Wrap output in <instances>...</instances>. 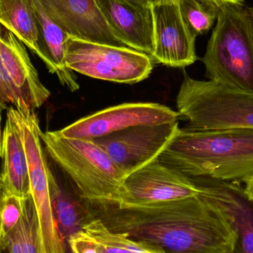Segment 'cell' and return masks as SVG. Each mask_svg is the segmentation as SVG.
Segmentation results:
<instances>
[{"mask_svg":"<svg viewBox=\"0 0 253 253\" xmlns=\"http://www.w3.org/2000/svg\"><path fill=\"white\" fill-rule=\"evenodd\" d=\"M178 129L177 121L131 126L93 141L108 153L126 178L158 160Z\"/></svg>","mask_w":253,"mask_h":253,"instance_id":"obj_9","label":"cell"},{"mask_svg":"<svg viewBox=\"0 0 253 253\" xmlns=\"http://www.w3.org/2000/svg\"><path fill=\"white\" fill-rule=\"evenodd\" d=\"M1 248L9 253H44L40 221L32 195L24 198L22 216L1 239Z\"/></svg>","mask_w":253,"mask_h":253,"instance_id":"obj_20","label":"cell"},{"mask_svg":"<svg viewBox=\"0 0 253 253\" xmlns=\"http://www.w3.org/2000/svg\"><path fill=\"white\" fill-rule=\"evenodd\" d=\"M47 156L90 203L118 204L125 176L93 140L65 138L57 131L42 132Z\"/></svg>","mask_w":253,"mask_h":253,"instance_id":"obj_4","label":"cell"},{"mask_svg":"<svg viewBox=\"0 0 253 253\" xmlns=\"http://www.w3.org/2000/svg\"><path fill=\"white\" fill-rule=\"evenodd\" d=\"M112 231L165 253H235L236 234L225 217L199 196L139 207L90 203Z\"/></svg>","mask_w":253,"mask_h":253,"instance_id":"obj_1","label":"cell"},{"mask_svg":"<svg viewBox=\"0 0 253 253\" xmlns=\"http://www.w3.org/2000/svg\"><path fill=\"white\" fill-rule=\"evenodd\" d=\"M157 2H169V1H178L179 0H156Z\"/></svg>","mask_w":253,"mask_h":253,"instance_id":"obj_28","label":"cell"},{"mask_svg":"<svg viewBox=\"0 0 253 253\" xmlns=\"http://www.w3.org/2000/svg\"><path fill=\"white\" fill-rule=\"evenodd\" d=\"M68 243L73 253H165L112 231L96 218L71 236Z\"/></svg>","mask_w":253,"mask_h":253,"instance_id":"obj_17","label":"cell"},{"mask_svg":"<svg viewBox=\"0 0 253 253\" xmlns=\"http://www.w3.org/2000/svg\"><path fill=\"white\" fill-rule=\"evenodd\" d=\"M0 24L41 59L40 32L34 0H0Z\"/></svg>","mask_w":253,"mask_h":253,"instance_id":"obj_19","label":"cell"},{"mask_svg":"<svg viewBox=\"0 0 253 253\" xmlns=\"http://www.w3.org/2000/svg\"><path fill=\"white\" fill-rule=\"evenodd\" d=\"M201 60L209 80L253 93V7L228 3L218 9Z\"/></svg>","mask_w":253,"mask_h":253,"instance_id":"obj_3","label":"cell"},{"mask_svg":"<svg viewBox=\"0 0 253 253\" xmlns=\"http://www.w3.org/2000/svg\"><path fill=\"white\" fill-rule=\"evenodd\" d=\"M6 195H7V193H6L4 184H3L2 178H1V175H0V253L2 251V248H1V212Z\"/></svg>","mask_w":253,"mask_h":253,"instance_id":"obj_24","label":"cell"},{"mask_svg":"<svg viewBox=\"0 0 253 253\" xmlns=\"http://www.w3.org/2000/svg\"><path fill=\"white\" fill-rule=\"evenodd\" d=\"M1 111H0V157H1Z\"/></svg>","mask_w":253,"mask_h":253,"instance_id":"obj_27","label":"cell"},{"mask_svg":"<svg viewBox=\"0 0 253 253\" xmlns=\"http://www.w3.org/2000/svg\"><path fill=\"white\" fill-rule=\"evenodd\" d=\"M199 196L225 217L236 234L235 253H253V200L239 183L211 177L191 178Z\"/></svg>","mask_w":253,"mask_h":253,"instance_id":"obj_13","label":"cell"},{"mask_svg":"<svg viewBox=\"0 0 253 253\" xmlns=\"http://www.w3.org/2000/svg\"><path fill=\"white\" fill-rule=\"evenodd\" d=\"M205 4H209V5L214 6L219 9L221 6L228 3H235V4H243L244 0H199Z\"/></svg>","mask_w":253,"mask_h":253,"instance_id":"obj_23","label":"cell"},{"mask_svg":"<svg viewBox=\"0 0 253 253\" xmlns=\"http://www.w3.org/2000/svg\"><path fill=\"white\" fill-rule=\"evenodd\" d=\"M125 1L141 8H150L152 4L157 2L156 0H125Z\"/></svg>","mask_w":253,"mask_h":253,"instance_id":"obj_25","label":"cell"},{"mask_svg":"<svg viewBox=\"0 0 253 253\" xmlns=\"http://www.w3.org/2000/svg\"><path fill=\"white\" fill-rule=\"evenodd\" d=\"M245 184V192H246L247 194H248V197L253 200V176L250 178L249 179L247 180Z\"/></svg>","mask_w":253,"mask_h":253,"instance_id":"obj_26","label":"cell"},{"mask_svg":"<svg viewBox=\"0 0 253 253\" xmlns=\"http://www.w3.org/2000/svg\"><path fill=\"white\" fill-rule=\"evenodd\" d=\"M104 17L126 47L151 56L154 49L151 7L141 8L125 0H96Z\"/></svg>","mask_w":253,"mask_h":253,"instance_id":"obj_16","label":"cell"},{"mask_svg":"<svg viewBox=\"0 0 253 253\" xmlns=\"http://www.w3.org/2000/svg\"><path fill=\"white\" fill-rule=\"evenodd\" d=\"M50 96L22 42L0 24V111H35Z\"/></svg>","mask_w":253,"mask_h":253,"instance_id":"obj_8","label":"cell"},{"mask_svg":"<svg viewBox=\"0 0 253 253\" xmlns=\"http://www.w3.org/2000/svg\"><path fill=\"white\" fill-rule=\"evenodd\" d=\"M37 1L48 17L70 37L90 42L126 47L108 25L96 0Z\"/></svg>","mask_w":253,"mask_h":253,"instance_id":"obj_14","label":"cell"},{"mask_svg":"<svg viewBox=\"0 0 253 253\" xmlns=\"http://www.w3.org/2000/svg\"><path fill=\"white\" fill-rule=\"evenodd\" d=\"M7 117L16 126L25 146L31 195L38 214L44 253H65V242L58 232L52 212L47 160L37 114L35 111L23 112L10 108L7 110Z\"/></svg>","mask_w":253,"mask_h":253,"instance_id":"obj_7","label":"cell"},{"mask_svg":"<svg viewBox=\"0 0 253 253\" xmlns=\"http://www.w3.org/2000/svg\"><path fill=\"white\" fill-rule=\"evenodd\" d=\"M1 171L7 194L25 198L31 194L28 159L22 137L10 119L1 135Z\"/></svg>","mask_w":253,"mask_h":253,"instance_id":"obj_18","label":"cell"},{"mask_svg":"<svg viewBox=\"0 0 253 253\" xmlns=\"http://www.w3.org/2000/svg\"><path fill=\"white\" fill-rule=\"evenodd\" d=\"M178 119L194 129H253V93L184 74L176 99Z\"/></svg>","mask_w":253,"mask_h":253,"instance_id":"obj_5","label":"cell"},{"mask_svg":"<svg viewBox=\"0 0 253 253\" xmlns=\"http://www.w3.org/2000/svg\"><path fill=\"white\" fill-rule=\"evenodd\" d=\"M199 193L191 178L156 160L124 178L116 205L147 206L194 197Z\"/></svg>","mask_w":253,"mask_h":253,"instance_id":"obj_10","label":"cell"},{"mask_svg":"<svg viewBox=\"0 0 253 253\" xmlns=\"http://www.w3.org/2000/svg\"><path fill=\"white\" fill-rule=\"evenodd\" d=\"M177 111L159 103L133 102L110 107L57 130L65 138L93 140L131 126L172 123Z\"/></svg>","mask_w":253,"mask_h":253,"instance_id":"obj_11","label":"cell"},{"mask_svg":"<svg viewBox=\"0 0 253 253\" xmlns=\"http://www.w3.org/2000/svg\"><path fill=\"white\" fill-rule=\"evenodd\" d=\"M155 63L171 68H185L198 59L196 37L184 22L178 1L155 3L151 5Z\"/></svg>","mask_w":253,"mask_h":253,"instance_id":"obj_12","label":"cell"},{"mask_svg":"<svg viewBox=\"0 0 253 253\" xmlns=\"http://www.w3.org/2000/svg\"><path fill=\"white\" fill-rule=\"evenodd\" d=\"M178 5L184 22L196 37L207 34L217 20L218 8L199 0H179Z\"/></svg>","mask_w":253,"mask_h":253,"instance_id":"obj_21","label":"cell"},{"mask_svg":"<svg viewBox=\"0 0 253 253\" xmlns=\"http://www.w3.org/2000/svg\"><path fill=\"white\" fill-rule=\"evenodd\" d=\"M65 65L74 72L113 83L132 84L148 78L151 56L134 49L83 41L70 37Z\"/></svg>","mask_w":253,"mask_h":253,"instance_id":"obj_6","label":"cell"},{"mask_svg":"<svg viewBox=\"0 0 253 253\" xmlns=\"http://www.w3.org/2000/svg\"><path fill=\"white\" fill-rule=\"evenodd\" d=\"M158 160L188 178L245 183L253 176V129L179 128Z\"/></svg>","mask_w":253,"mask_h":253,"instance_id":"obj_2","label":"cell"},{"mask_svg":"<svg viewBox=\"0 0 253 253\" xmlns=\"http://www.w3.org/2000/svg\"><path fill=\"white\" fill-rule=\"evenodd\" d=\"M24 198L7 194L1 212V239L16 226L23 212Z\"/></svg>","mask_w":253,"mask_h":253,"instance_id":"obj_22","label":"cell"},{"mask_svg":"<svg viewBox=\"0 0 253 253\" xmlns=\"http://www.w3.org/2000/svg\"><path fill=\"white\" fill-rule=\"evenodd\" d=\"M1 253H9L7 252V251H6L5 249H2V251H1Z\"/></svg>","mask_w":253,"mask_h":253,"instance_id":"obj_29","label":"cell"},{"mask_svg":"<svg viewBox=\"0 0 253 253\" xmlns=\"http://www.w3.org/2000/svg\"><path fill=\"white\" fill-rule=\"evenodd\" d=\"M45 156L53 218L61 238L66 243L95 217L90 202L82 197L72 181L46 153Z\"/></svg>","mask_w":253,"mask_h":253,"instance_id":"obj_15","label":"cell"}]
</instances>
